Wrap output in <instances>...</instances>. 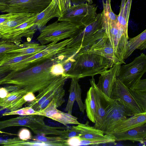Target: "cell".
I'll list each match as a JSON object with an SVG mask.
<instances>
[{"label":"cell","instance_id":"ffe728a7","mask_svg":"<svg viewBox=\"0 0 146 146\" xmlns=\"http://www.w3.org/2000/svg\"><path fill=\"white\" fill-rule=\"evenodd\" d=\"M31 56L22 55L15 53L0 54V74H7L13 71L18 63Z\"/></svg>","mask_w":146,"mask_h":146},{"label":"cell","instance_id":"d6a6232c","mask_svg":"<svg viewBox=\"0 0 146 146\" xmlns=\"http://www.w3.org/2000/svg\"><path fill=\"white\" fill-rule=\"evenodd\" d=\"M77 79H71L69 88L70 94L65 111L72 114L74 104L75 101V83Z\"/></svg>","mask_w":146,"mask_h":146},{"label":"cell","instance_id":"ac0fdd59","mask_svg":"<svg viewBox=\"0 0 146 146\" xmlns=\"http://www.w3.org/2000/svg\"><path fill=\"white\" fill-rule=\"evenodd\" d=\"M62 13L55 0H52L50 4L42 11L36 14L34 24L37 29L44 27L50 19L54 17L59 18Z\"/></svg>","mask_w":146,"mask_h":146},{"label":"cell","instance_id":"603a6c76","mask_svg":"<svg viewBox=\"0 0 146 146\" xmlns=\"http://www.w3.org/2000/svg\"><path fill=\"white\" fill-rule=\"evenodd\" d=\"M87 121L85 124L80 123L76 126L71 127L79 133L78 137L81 139L92 140L101 138L104 133L101 130L91 126Z\"/></svg>","mask_w":146,"mask_h":146},{"label":"cell","instance_id":"d590c367","mask_svg":"<svg viewBox=\"0 0 146 146\" xmlns=\"http://www.w3.org/2000/svg\"><path fill=\"white\" fill-rule=\"evenodd\" d=\"M62 14L72 5L70 0H55Z\"/></svg>","mask_w":146,"mask_h":146},{"label":"cell","instance_id":"4316f807","mask_svg":"<svg viewBox=\"0 0 146 146\" xmlns=\"http://www.w3.org/2000/svg\"><path fill=\"white\" fill-rule=\"evenodd\" d=\"M84 105L88 118L90 121L95 123L96 106L93 89L91 86L87 92Z\"/></svg>","mask_w":146,"mask_h":146},{"label":"cell","instance_id":"e575fe53","mask_svg":"<svg viewBox=\"0 0 146 146\" xmlns=\"http://www.w3.org/2000/svg\"><path fill=\"white\" fill-rule=\"evenodd\" d=\"M78 80L76 79L75 83V101L78 104L80 111L83 114L85 110L84 104L83 103L81 98V90Z\"/></svg>","mask_w":146,"mask_h":146},{"label":"cell","instance_id":"7a4b0ae2","mask_svg":"<svg viewBox=\"0 0 146 146\" xmlns=\"http://www.w3.org/2000/svg\"><path fill=\"white\" fill-rule=\"evenodd\" d=\"M106 34L102 20V14H97L90 23L81 27L69 43L55 58L62 60L73 58L81 49L91 45Z\"/></svg>","mask_w":146,"mask_h":146},{"label":"cell","instance_id":"60d3db41","mask_svg":"<svg viewBox=\"0 0 146 146\" xmlns=\"http://www.w3.org/2000/svg\"><path fill=\"white\" fill-rule=\"evenodd\" d=\"M36 96L34 93L29 92L26 94L23 97V98L26 102H30L35 99Z\"/></svg>","mask_w":146,"mask_h":146},{"label":"cell","instance_id":"277c9868","mask_svg":"<svg viewBox=\"0 0 146 146\" xmlns=\"http://www.w3.org/2000/svg\"><path fill=\"white\" fill-rule=\"evenodd\" d=\"M81 27L68 22L57 20L41 29L37 40L41 44L45 45L65 38H72Z\"/></svg>","mask_w":146,"mask_h":146},{"label":"cell","instance_id":"7dc6e473","mask_svg":"<svg viewBox=\"0 0 146 146\" xmlns=\"http://www.w3.org/2000/svg\"><path fill=\"white\" fill-rule=\"evenodd\" d=\"M11 0H0V3H6Z\"/></svg>","mask_w":146,"mask_h":146},{"label":"cell","instance_id":"bcb514c9","mask_svg":"<svg viewBox=\"0 0 146 146\" xmlns=\"http://www.w3.org/2000/svg\"><path fill=\"white\" fill-rule=\"evenodd\" d=\"M126 2V0H121L120 10H121L124 6Z\"/></svg>","mask_w":146,"mask_h":146},{"label":"cell","instance_id":"7bdbcfd3","mask_svg":"<svg viewBox=\"0 0 146 146\" xmlns=\"http://www.w3.org/2000/svg\"><path fill=\"white\" fill-rule=\"evenodd\" d=\"M9 93L5 87L0 88V98H5Z\"/></svg>","mask_w":146,"mask_h":146},{"label":"cell","instance_id":"3957f363","mask_svg":"<svg viewBox=\"0 0 146 146\" xmlns=\"http://www.w3.org/2000/svg\"><path fill=\"white\" fill-rule=\"evenodd\" d=\"M74 61L65 74L68 78L78 80L101 74L113 64L106 58L88 50L81 49L74 56Z\"/></svg>","mask_w":146,"mask_h":146},{"label":"cell","instance_id":"4dcf8cb0","mask_svg":"<svg viewBox=\"0 0 146 146\" xmlns=\"http://www.w3.org/2000/svg\"><path fill=\"white\" fill-rule=\"evenodd\" d=\"M115 141L112 136L110 134H106L102 137L92 140H87L81 139L80 146L89 145H96L111 143H114Z\"/></svg>","mask_w":146,"mask_h":146},{"label":"cell","instance_id":"f35d334b","mask_svg":"<svg viewBox=\"0 0 146 146\" xmlns=\"http://www.w3.org/2000/svg\"><path fill=\"white\" fill-rule=\"evenodd\" d=\"M19 13H7L0 15V24L8 21L17 16Z\"/></svg>","mask_w":146,"mask_h":146},{"label":"cell","instance_id":"cb8c5ba5","mask_svg":"<svg viewBox=\"0 0 146 146\" xmlns=\"http://www.w3.org/2000/svg\"><path fill=\"white\" fill-rule=\"evenodd\" d=\"M146 47V30H145L137 36L128 40L124 59L128 57L136 49L142 50Z\"/></svg>","mask_w":146,"mask_h":146},{"label":"cell","instance_id":"7402d4cb","mask_svg":"<svg viewBox=\"0 0 146 146\" xmlns=\"http://www.w3.org/2000/svg\"><path fill=\"white\" fill-rule=\"evenodd\" d=\"M129 89L143 112H146V79H140Z\"/></svg>","mask_w":146,"mask_h":146},{"label":"cell","instance_id":"c3c4849f","mask_svg":"<svg viewBox=\"0 0 146 146\" xmlns=\"http://www.w3.org/2000/svg\"><path fill=\"white\" fill-rule=\"evenodd\" d=\"M87 3L89 4H92L93 3L92 0H86Z\"/></svg>","mask_w":146,"mask_h":146},{"label":"cell","instance_id":"d6986e66","mask_svg":"<svg viewBox=\"0 0 146 146\" xmlns=\"http://www.w3.org/2000/svg\"><path fill=\"white\" fill-rule=\"evenodd\" d=\"M146 123L123 132L108 134L111 135L115 141L129 140L142 142L145 141Z\"/></svg>","mask_w":146,"mask_h":146},{"label":"cell","instance_id":"5b68a950","mask_svg":"<svg viewBox=\"0 0 146 146\" xmlns=\"http://www.w3.org/2000/svg\"><path fill=\"white\" fill-rule=\"evenodd\" d=\"M67 79V77L64 74L57 77L42 92L38 94L35 100L28 102L27 106L37 111L41 105L49 99L50 100V104L57 108L60 106L65 101V90L64 87Z\"/></svg>","mask_w":146,"mask_h":146},{"label":"cell","instance_id":"484cf974","mask_svg":"<svg viewBox=\"0 0 146 146\" xmlns=\"http://www.w3.org/2000/svg\"><path fill=\"white\" fill-rule=\"evenodd\" d=\"M21 48L5 53H15L22 55L34 54L45 48L47 44L45 45L27 41L20 44Z\"/></svg>","mask_w":146,"mask_h":146},{"label":"cell","instance_id":"2e32d148","mask_svg":"<svg viewBox=\"0 0 146 146\" xmlns=\"http://www.w3.org/2000/svg\"><path fill=\"white\" fill-rule=\"evenodd\" d=\"M121 64H114L109 70L100 74L97 86L108 97L111 98L114 82L117 78Z\"/></svg>","mask_w":146,"mask_h":146},{"label":"cell","instance_id":"30bf717a","mask_svg":"<svg viewBox=\"0 0 146 146\" xmlns=\"http://www.w3.org/2000/svg\"><path fill=\"white\" fill-rule=\"evenodd\" d=\"M111 98L121 106L130 117L143 113L131 94L129 88L117 78L113 85Z\"/></svg>","mask_w":146,"mask_h":146},{"label":"cell","instance_id":"7c38bea8","mask_svg":"<svg viewBox=\"0 0 146 146\" xmlns=\"http://www.w3.org/2000/svg\"><path fill=\"white\" fill-rule=\"evenodd\" d=\"M36 15L9 32L0 34V40H7L18 45L21 44L23 37L26 38L27 41L31 42L37 29L34 24Z\"/></svg>","mask_w":146,"mask_h":146},{"label":"cell","instance_id":"681fc988","mask_svg":"<svg viewBox=\"0 0 146 146\" xmlns=\"http://www.w3.org/2000/svg\"><path fill=\"white\" fill-rule=\"evenodd\" d=\"M2 132L0 131V133H2Z\"/></svg>","mask_w":146,"mask_h":146},{"label":"cell","instance_id":"5bb4252c","mask_svg":"<svg viewBox=\"0 0 146 146\" xmlns=\"http://www.w3.org/2000/svg\"><path fill=\"white\" fill-rule=\"evenodd\" d=\"M88 50L102 56L113 64H125L115 51L106 34L91 45L85 48Z\"/></svg>","mask_w":146,"mask_h":146},{"label":"cell","instance_id":"44dd1931","mask_svg":"<svg viewBox=\"0 0 146 146\" xmlns=\"http://www.w3.org/2000/svg\"><path fill=\"white\" fill-rule=\"evenodd\" d=\"M44 116L58 121L66 126L69 124L78 125L80 123L77 117L68 113L55 108L45 112L36 111L34 114Z\"/></svg>","mask_w":146,"mask_h":146},{"label":"cell","instance_id":"d4e9b609","mask_svg":"<svg viewBox=\"0 0 146 146\" xmlns=\"http://www.w3.org/2000/svg\"><path fill=\"white\" fill-rule=\"evenodd\" d=\"M35 15L29 13H19L13 19L0 24V34L9 32L13 29L26 21Z\"/></svg>","mask_w":146,"mask_h":146},{"label":"cell","instance_id":"b9f144b4","mask_svg":"<svg viewBox=\"0 0 146 146\" xmlns=\"http://www.w3.org/2000/svg\"><path fill=\"white\" fill-rule=\"evenodd\" d=\"M5 88L9 92H11L19 90L22 89L20 86L16 85L10 86Z\"/></svg>","mask_w":146,"mask_h":146},{"label":"cell","instance_id":"e0dca14e","mask_svg":"<svg viewBox=\"0 0 146 146\" xmlns=\"http://www.w3.org/2000/svg\"><path fill=\"white\" fill-rule=\"evenodd\" d=\"M146 123V112L137 114L118 122L105 134L121 133Z\"/></svg>","mask_w":146,"mask_h":146},{"label":"cell","instance_id":"74e56055","mask_svg":"<svg viewBox=\"0 0 146 146\" xmlns=\"http://www.w3.org/2000/svg\"><path fill=\"white\" fill-rule=\"evenodd\" d=\"M21 141L19 138L5 140L0 139V144L3 146H13L15 144L19 143Z\"/></svg>","mask_w":146,"mask_h":146},{"label":"cell","instance_id":"ee69618b","mask_svg":"<svg viewBox=\"0 0 146 146\" xmlns=\"http://www.w3.org/2000/svg\"><path fill=\"white\" fill-rule=\"evenodd\" d=\"M72 5H75L87 3L86 0H70Z\"/></svg>","mask_w":146,"mask_h":146},{"label":"cell","instance_id":"f1b7e54d","mask_svg":"<svg viewBox=\"0 0 146 146\" xmlns=\"http://www.w3.org/2000/svg\"><path fill=\"white\" fill-rule=\"evenodd\" d=\"M27 93L23 89L9 92L5 98H0V107H2L1 109L6 108L23 97Z\"/></svg>","mask_w":146,"mask_h":146},{"label":"cell","instance_id":"f6af8a7d","mask_svg":"<svg viewBox=\"0 0 146 146\" xmlns=\"http://www.w3.org/2000/svg\"><path fill=\"white\" fill-rule=\"evenodd\" d=\"M7 5L6 3H0V11L2 12L7 9Z\"/></svg>","mask_w":146,"mask_h":146},{"label":"cell","instance_id":"8fae6325","mask_svg":"<svg viewBox=\"0 0 146 146\" xmlns=\"http://www.w3.org/2000/svg\"><path fill=\"white\" fill-rule=\"evenodd\" d=\"M52 0H11L6 3L7 8L2 12L37 14L44 10Z\"/></svg>","mask_w":146,"mask_h":146},{"label":"cell","instance_id":"8992f818","mask_svg":"<svg viewBox=\"0 0 146 146\" xmlns=\"http://www.w3.org/2000/svg\"><path fill=\"white\" fill-rule=\"evenodd\" d=\"M97 7L95 4L87 3L73 5L58 18L59 21L69 22L82 27L92 22L97 15Z\"/></svg>","mask_w":146,"mask_h":146},{"label":"cell","instance_id":"f546056e","mask_svg":"<svg viewBox=\"0 0 146 146\" xmlns=\"http://www.w3.org/2000/svg\"><path fill=\"white\" fill-rule=\"evenodd\" d=\"M31 139L37 141L50 144L51 146H67L66 139L59 136L57 137H48L43 135H37L32 137Z\"/></svg>","mask_w":146,"mask_h":146},{"label":"cell","instance_id":"83f0119b","mask_svg":"<svg viewBox=\"0 0 146 146\" xmlns=\"http://www.w3.org/2000/svg\"><path fill=\"white\" fill-rule=\"evenodd\" d=\"M132 0H127L123 8L119 11L117 19V24L126 35H128V25Z\"/></svg>","mask_w":146,"mask_h":146},{"label":"cell","instance_id":"9a60e30c","mask_svg":"<svg viewBox=\"0 0 146 146\" xmlns=\"http://www.w3.org/2000/svg\"><path fill=\"white\" fill-rule=\"evenodd\" d=\"M130 117L122 106L114 100L113 104L106 112L99 130L105 134L110 127L117 123Z\"/></svg>","mask_w":146,"mask_h":146},{"label":"cell","instance_id":"836d02e7","mask_svg":"<svg viewBox=\"0 0 146 146\" xmlns=\"http://www.w3.org/2000/svg\"><path fill=\"white\" fill-rule=\"evenodd\" d=\"M20 48V45H17L7 40H0V54L19 49Z\"/></svg>","mask_w":146,"mask_h":146},{"label":"cell","instance_id":"6da1fadb","mask_svg":"<svg viewBox=\"0 0 146 146\" xmlns=\"http://www.w3.org/2000/svg\"><path fill=\"white\" fill-rule=\"evenodd\" d=\"M56 62L53 58L25 70L12 71L0 80V85H16L27 93L39 94L58 76L52 70Z\"/></svg>","mask_w":146,"mask_h":146},{"label":"cell","instance_id":"8d00e7d4","mask_svg":"<svg viewBox=\"0 0 146 146\" xmlns=\"http://www.w3.org/2000/svg\"><path fill=\"white\" fill-rule=\"evenodd\" d=\"M18 136L21 140L27 141L31 139L32 136L30 131L26 128H23L19 131Z\"/></svg>","mask_w":146,"mask_h":146},{"label":"cell","instance_id":"1f68e13d","mask_svg":"<svg viewBox=\"0 0 146 146\" xmlns=\"http://www.w3.org/2000/svg\"><path fill=\"white\" fill-rule=\"evenodd\" d=\"M103 9L101 12L103 17L106 19L113 22L117 21L118 15L113 11L111 5V0L102 1Z\"/></svg>","mask_w":146,"mask_h":146},{"label":"cell","instance_id":"52a82bcc","mask_svg":"<svg viewBox=\"0 0 146 146\" xmlns=\"http://www.w3.org/2000/svg\"><path fill=\"white\" fill-rule=\"evenodd\" d=\"M72 38H69L60 42H54L47 44L41 51L24 59L18 63L13 71H19L54 58L70 42Z\"/></svg>","mask_w":146,"mask_h":146},{"label":"cell","instance_id":"ab89813d","mask_svg":"<svg viewBox=\"0 0 146 146\" xmlns=\"http://www.w3.org/2000/svg\"><path fill=\"white\" fill-rule=\"evenodd\" d=\"M81 139L76 136L66 139V143L67 146H80Z\"/></svg>","mask_w":146,"mask_h":146},{"label":"cell","instance_id":"4fadbf2b","mask_svg":"<svg viewBox=\"0 0 146 146\" xmlns=\"http://www.w3.org/2000/svg\"><path fill=\"white\" fill-rule=\"evenodd\" d=\"M92 77L90 82L93 89L96 106L95 123L94 127L99 129L105 113L113 103L114 100L108 97L99 89L94 77Z\"/></svg>","mask_w":146,"mask_h":146},{"label":"cell","instance_id":"ba28073f","mask_svg":"<svg viewBox=\"0 0 146 146\" xmlns=\"http://www.w3.org/2000/svg\"><path fill=\"white\" fill-rule=\"evenodd\" d=\"M146 71V56L142 53L131 62L121 66L117 78L129 88L133 86Z\"/></svg>","mask_w":146,"mask_h":146},{"label":"cell","instance_id":"9c48e42d","mask_svg":"<svg viewBox=\"0 0 146 146\" xmlns=\"http://www.w3.org/2000/svg\"><path fill=\"white\" fill-rule=\"evenodd\" d=\"M102 20L104 31L112 47L120 58L124 61V57L129 36L119 27L117 21L108 20L102 15Z\"/></svg>","mask_w":146,"mask_h":146}]
</instances>
